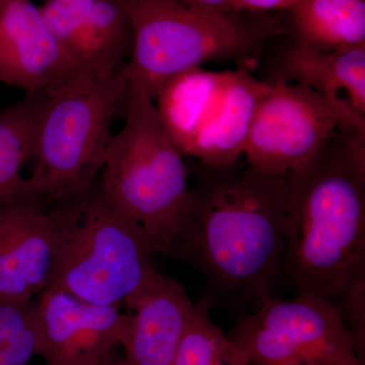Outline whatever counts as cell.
I'll return each instance as SVG.
<instances>
[{
  "label": "cell",
  "instance_id": "1",
  "mask_svg": "<svg viewBox=\"0 0 365 365\" xmlns=\"http://www.w3.org/2000/svg\"><path fill=\"white\" fill-rule=\"evenodd\" d=\"M290 201L288 178L248 163H200L188 216L170 258L202 276L204 302L240 317L278 297Z\"/></svg>",
  "mask_w": 365,
  "mask_h": 365
},
{
  "label": "cell",
  "instance_id": "2",
  "mask_svg": "<svg viewBox=\"0 0 365 365\" xmlns=\"http://www.w3.org/2000/svg\"><path fill=\"white\" fill-rule=\"evenodd\" d=\"M281 287L337 307L365 349V131L336 132L289 175Z\"/></svg>",
  "mask_w": 365,
  "mask_h": 365
},
{
  "label": "cell",
  "instance_id": "3",
  "mask_svg": "<svg viewBox=\"0 0 365 365\" xmlns=\"http://www.w3.org/2000/svg\"><path fill=\"white\" fill-rule=\"evenodd\" d=\"M126 96L125 66L108 74L78 69L44 91L26 178L34 200L58 207L96 188Z\"/></svg>",
  "mask_w": 365,
  "mask_h": 365
},
{
  "label": "cell",
  "instance_id": "4",
  "mask_svg": "<svg viewBox=\"0 0 365 365\" xmlns=\"http://www.w3.org/2000/svg\"><path fill=\"white\" fill-rule=\"evenodd\" d=\"M124 109V126L112 136L96 190L140 228L153 254L170 257L191 199L184 155L148 93H127Z\"/></svg>",
  "mask_w": 365,
  "mask_h": 365
},
{
  "label": "cell",
  "instance_id": "5",
  "mask_svg": "<svg viewBox=\"0 0 365 365\" xmlns=\"http://www.w3.org/2000/svg\"><path fill=\"white\" fill-rule=\"evenodd\" d=\"M56 208V259L47 287L98 306H126L155 270L140 228L96 188Z\"/></svg>",
  "mask_w": 365,
  "mask_h": 365
},
{
  "label": "cell",
  "instance_id": "6",
  "mask_svg": "<svg viewBox=\"0 0 365 365\" xmlns=\"http://www.w3.org/2000/svg\"><path fill=\"white\" fill-rule=\"evenodd\" d=\"M133 45L125 76L127 93L143 91L155 98L177 74L220 60L251 58L275 32L235 14L199 11L181 0H123Z\"/></svg>",
  "mask_w": 365,
  "mask_h": 365
},
{
  "label": "cell",
  "instance_id": "7",
  "mask_svg": "<svg viewBox=\"0 0 365 365\" xmlns=\"http://www.w3.org/2000/svg\"><path fill=\"white\" fill-rule=\"evenodd\" d=\"M227 335L250 365H365L340 309L307 295L269 297Z\"/></svg>",
  "mask_w": 365,
  "mask_h": 365
},
{
  "label": "cell",
  "instance_id": "8",
  "mask_svg": "<svg viewBox=\"0 0 365 365\" xmlns=\"http://www.w3.org/2000/svg\"><path fill=\"white\" fill-rule=\"evenodd\" d=\"M344 127L365 131V116L348 103L279 76L257 107L245 146L246 162L266 174L288 177Z\"/></svg>",
  "mask_w": 365,
  "mask_h": 365
},
{
  "label": "cell",
  "instance_id": "9",
  "mask_svg": "<svg viewBox=\"0 0 365 365\" xmlns=\"http://www.w3.org/2000/svg\"><path fill=\"white\" fill-rule=\"evenodd\" d=\"M35 304L40 355L49 364H96L116 352L130 326L119 307L98 306L47 287Z\"/></svg>",
  "mask_w": 365,
  "mask_h": 365
},
{
  "label": "cell",
  "instance_id": "10",
  "mask_svg": "<svg viewBox=\"0 0 365 365\" xmlns=\"http://www.w3.org/2000/svg\"><path fill=\"white\" fill-rule=\"evenodd\" d=\"M39 7L76 68L108 74L126 66L133 33L123 0H46Z\"/></svg>",
  "mask_w": 365,
  "mask_h": 365
},
{
  "label": "cell",
  "instance_id": "11",
  "mask_svg": "<svg viewBox=\"0 0 365 365\" xmlns=\"http://www.w3.org/2000/svg\"><path fill=\"white\" fill-rule=\"evenodd\" d=\"M57 208L0 204V299L32 302L49 284L57 251Z\"/></svg>",
  "mask_w": 365,
  "mask_h": 365
},
{
  "label": "cell",
  "instance_id": "12",
  "mask_svg": "<svg viewBox=\"0 0 365 365\" xmlns=\"http://www.w3.org/2000/svg\"><path fill=\"white\" fill-rule=\"evenodd\" d=\"M78 71L32 0H0V83L45 91Z\"/></svg>",
  "mask_w": 365,
  "mask_h": 365
},
{
  "label": "cell",
  "instance_id": "13",
  "mask_svg": "<svg viewBox=\"0 0 365 365\" xmlns=\"http://www.w3.org/2000/svg\"><path fill=\"white\" fill-rule=\"evenodd\" d=\"M125 307L130 326L122 364L173 365L195 309L182 283L155 269Z\"/></svg>",
  "mask_w": 365,
  "mask_h": 365
},
{
  "label": "cell",
  "instance_id": "14",
  "mask_svg": "<svg viewBox=\"0 0 365 365\" xmlns=\"http://www.w3.org/2000/svg\"><path fill=\"white\" fill-rule=\"evenodd\" d=\"M270 90L247 71H228L212 111L197 132L186 155L206 165H227L244 155L257 107Z\"/></svg>",
  "mask_w": 365,
  "mask_h": 365
},
{
  "label": "cell",
  "instance_id": "15",
  "mask_svg": "<svg viewBox=\"0 0 365 365\" xmlns=\"http://www.w3.org/2000/svg\"><path fill=\"white\" fill-rule=\"evenodd\" d=\"M283 78L349 103L365 116V46L321 51L297 41L282 58Z\"/></svg>",
  "mask_w": 365,
  "mask_h": 365
},
{
  "label": "cell",
  "instance_id": "16",
  "mask_svg": "<svg viewBox=\"0 0 365 365\" xmlns=\"http://www.w3.org/2000/svg\"><path fill=\"white\" fill-rule=\"evenodd\" d=\"M227 74L195 67L169 79L153 98L163 124L182 155L215 108Z\"/></svg>",
  "mask_w": 365,
  "mask_h": 365
},
{
  "label": "cell",
  "instance_id": "17",
  "mask_svg": "<svg viewBox=\"0 0 365 365\" xmlns=\"http://www.w3.org/2000/svg\"><path fill=\"white\" fill-rule=\"evenodd\" d=\"M43 96L26 93L0 111V204L35 201L23 170L32 158Z\"/></svg>",
  "mask_w": 365,
  "mask_h": 365
},
{
  "label": "cell",
  "instance_id": "18",
  "mask_svg": "<svg viewBox=\"0 0 365 365\" xmlns=\"http://www.w3.org/2000/svg\"><path fill=\"white\" fill-rule=\"evenodd\" d=\"M292 11L302 44L321 51L365 46L364 0H299Z\"/></svg>",
  "mask_w": 365,
  "mask_h": 365
},
{
  "label": "cell",
  "instance_id": "19",
  "mask_svg": "<svg viewBox=\"0 0 365 365\" xmlns=\"http://www.w3.org/2000/svg\"><path fill=\"white\" fill-rule=\"evenodd\" d=\"M173 365H250L245 353L223 333L210 316V306L201 300Z\"/></svg>",
  "mask_w": 365,
  "mask_h": 365
},
{
  "label": "cell",
  "instance_id": "20",
  "mask_svg": "<svg viewBox=\"0 0 365 365\" xmlns=\"http://www.w3.org/2000/svg\"><path fill=\"white\" fill-rule=\"evenodd\" d=\"M35 304L0 299V365H30L39 356Z\"/></svg>",
  "mask_w": 365,
  "mask_h": 365
},
{
  "label": "cell",
  "instance_id": "21",
  "mask_svg": "<svg viewBox=\"0 0 365 365\" xmlns=\"http://www.w3.org/2000/svg\"><path fill=\"white\" fill-rule=\"evenodd\" d=\"M299 2V0H234V11H292Z\"/></svg>",
  "mask_w": 365,
  "mask_h": 365
},
{
  "label": "cell",
  "instance_id": "22",
  "mask_svg": "<svg viewBox=\"0 0 365 365\" xmlns=\"http://www.w3.org/2000/svg\"><path fill=\"white\" fill-rule=\"evenodd\" d=\"M186 4L199 11L220 14H235L234 0H181Z\"/></svg>",
  "mask_w": 365,
  "mask_h": 365
},
{
  "label": "cell",
  "instance_id": "23",
  "mask_svg": "<svg viewBox=\"0 0 365 365\" xmlns=\"http://www.w3.org/2000/svg\"><path fill=\"white\" fill-rule=\"evenodd\" d=\"M45 365H123L122 364V359H119L117 357L116 352L113 353L110 356L106 357L105 359L101 360V361L96 362V364H45Z\"/></svg>",
  "mask_w": 365,
  "mask_h": 365
}]
</instances>
